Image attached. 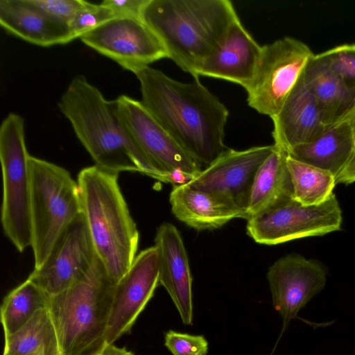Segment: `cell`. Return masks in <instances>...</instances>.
I'll return each mask as SVG.
<instances>
[{
	"instance_id": "cell-33",
	"label": "cell",
	"mask_w": 355,
	"mask_h": 355,
	"mask_svg": "<svg viewBox=\"0 0 355 355\" xmlns=\"http://www.w3.org/2000/svg\"><path fill=\"white\" fill-rule=\"evenodd\" d=\"M101 355H135L125 347H119L114 344L107 345Z\"/></svg>"
},
{
	"instance_id": "cell-11",
	"label": "cell",
	"mask_w": 355,
	"mask_h": 355,
	"mask_svg": "<svg viewBox=\"0 0 355 355\" xmlns=\"http://www.w3.org/2000/svg\"><path fill=\"white\" fill-rule=\"evenodd\" d=\"M80 39L132 73L167 58L159 40L140 18H112Z\"/></svg>"
},
{
	"instance_id": "cell-32",
	"label": "cell",
	"mask_w": 355,
	"mask_h": 355,
	"mask_svg": "<svg viewBox=\"0 0 355 355\" xmlns=\"http://www.w3.org/2000/svg\"><path fill=\"white\" fill-rule=\"evenodd\" d=\"M355 182V153L351 160L336 178V184H351Z\"/></svg>"
},
{
	"instance_id": "cell-8",
	"label": "cell",
	"mask_w": 355,
	"mask_h": 355,
	"mask_svg": "<svg viewBox=\"0 0 355 355\" xmlns=\"http://www.w3.org/2000/svg\"><path fill=\"white\" fill-rule=\"evenodd\" d=\"M120 119L130 143L154 179L173 185L185 184L202 170L147 111L127 95L116 98Z\"/></svg>"
},
{
	"instance_id": "cell-19",
	"label": "cell",
	"mask_w": 355,
	"mask_h": 355,
	"mask_svg": "<svg viewBox=\"0 0 355 355\" xmlns=\"http://www.w3.org/2000/svg\"><path fill=\"white\" fill-rule=\"evenodd\" d=\"M0 24L10 34L43 47L74 40L68 24L50 17L30 0H1Z\"/></svg>"
},
{
	"instance_id": "cell-6",
	"label": "cell",
	"mask_w": 355,
	"mask_h": 355,
	"mask_svg": "<svg viewBox=\"0 0 355 355\" xmlns=\"http://www.w3.org/2000/svg\"><path fill=\"white\" fill-rule=\"evenodd\" d=\"M30 171L31 248L34 269H38L83 209L78 182L67 170L31 155Z\"/></svg>"
},
{
	"instance_id": "cell-28",
	"label": "cell",
	"mask_w": 355,
	"mask_h": 355,
	"mask_svg": "<svg viewBox=\"0 0 355 355\" xmlns=\"http://www.w3.org/2000/svg\"><path fill=\"white\" fill-rule=\"evenodd\" d=\"M321 53L331 67L355 91V44L338 45Z\"/></svg>"
},
{
	"instance_id": "cell-15",
	"label": "cell",
	"mask_w": 355,
	"mask_h": 355,
	"mask_svg": "<svg viewBox=\"0 0 355 355\" xmlns=\"http://www.w3.org/2000/svg\"><path fill=\"white\" fill-rule=\"evenodd\" d=\"M158 284V257L154 245L141 251L128 271L115 284L106 331L107 345L114 344L130 332Z\"/></svg>"
},
{
	"instance_id": "cell-21",
	"label": "cell",
	"mask_w": 355,
	"mask_h": 355,
	"mask_svg": "<svg viewBox=\"0 0 355 355\" xmlns=\"http://www.w3.org/2000/svg\"><path fill=\"white\" fill-rule=\"evenodd\" d=\"M169 202L173 215L198 230L218 228L234 218H243L239 210L188 183L173 185Z\"/></svg>"
},
{
	"instance_id": "cell-14",
	"label": "cell",
	"mask_w": 355,
	"mask_h": 355,
	"mask_svg": "<svg viewBox=\"0 0 355 355\" xmlns=\"http://www.w3.org/2000/svg\"><path fill=\"white\" fill-rule=\"evenodd\" d=\"M267 279L273 307L282 318L283 333L300 310L324 288L327 272L318 261L291 254L270 266Z\"/></svg>"
},
{
	"instance_id": "cell-12",
	"label": "cell",
	"mask_w": 355,
	"mask_h": 355,
	"mask_svg": "<svg viewBox=\"0 0 355 355\" xmlns=\"http://www.w3.org/2000/svg\"><path fill=\"white\" fill-rule=\"evenodd\" d=\"M274 148L272 144L243 150L227 149L187 183L239 210L245 218L257 171Z\"/></svg>"
},
{
	"instance_id": "cell-17",
	"label": "cell",
	"mask_w": 355,
	"mask_h": 355,
	"mask_svg": "<svg viewBox=\"0 0 355 355\" xmlns=\"http://www.w3.org/2000/svg\"><path fill=\"white\" fill-rule=\"evenodd\" d=\"M261 51V46L238 18L220 45L196 69L194 79L208 76L232 82L245 89L254 77Z\"/></svg>"
},
{
	"instance_id": "cell-3",
	"label": "cell",
	"mask_w": 355,
	"mask_h": 355,
	"mask_svg": "<svg viewBox=\"0 0 355 355\" xmlns=\"http://www.w3.org/2000/svg\"><path fill=\"white\" fill-rule=\"evenodd\" d=\"M83 214L97 259L116 284L136 256L139 234L121 191L118 173L94 165L78 175Z\"/></svg>"
},
{
	"instance_id": "cell-2",
	"label": "cell",
	"mask_w": 355,
	"mask_h": 355,
	"mask_svg": "<svg viewBox=\"0 0 355 355\" xmlns=\"http://www.w3.org/2000/svg\"><path fill=\"white\" fill-rule=\"evenodd\" d=\"M141 18L167 58L194 78L239 17L229 0H148Z\"/></svg>"
},
{
	"instance_id": "cell-29",
	"label": "cell",
	"mask_w": 355,
	"mask_h": 355,
	"mask_svg": "<svg viewBox=\"0 0 355 355\" xmlns=\"http://www.w3.org/2000/svg\"><path fill=\"white\" fill-rule=\"evenodd\" d=\"M164 345L173 355H207L208 342L202 335H191L168 330L164 335Z\"/></svg>"
},
{
	"instance_id": "cell-22",
	"label": "cell",
	"mask_w": 355,
	"mask_h": 355,
	"mask_svg": "<svg viewBox=\"0 0 355 355\" xmlns=\"http://www.w3.org/2000/svg\"><path fill=\"white\" fill-rule=\"evenodd\" d=\"M288 155L297 160L331 172L336 180L355 153L353 132L348 121L327 126L310 143L296 146Z\"/></svg>"
},
{
	"instance_id": "cell-25",
	"label": "cell",
	"mask_w": 355,
	"mask_h": 355,
	"mask_svg": "<svg viewBox=\"0 0 355 355\" xmlns=\"http://www.w3.org/2000/svg\"><path fill=\"white\" fill-rule=\"evenodd\" d=\"M50 296L29 277L12 290L1 306L4 337L12 334L40 309L48 307Z\"/></svg>"
},
{
	"instance_id": "cell-4",
	"label": "cell",
	"mask_w": 355,
	"mask_h": 355,
	"mask_svg": "<svg viewBox=\"0 0 355 355\" xmlns=\"http://www.w3.org/2000/svg\"><path fill=\"white\" fill-rule=\"evenodd\" d=\"M58 107L96 166L116 173L131 171L151 176L125 135L116 98H105L83 75H77Z\"/></svg>"
},
{
	"instance_id": "cell-30",
	"label": "cell",
	"mask_w": 355,
	"mask_h": 355,
	"mask_svg": "<svg viewBox=\"0 0 355 355\" xmlns=\"http://www.w3.org/2000/svg\"><path fill=\"white\" fill-rule=\"evenodd\" d=\"M50 17L68 24L88 1L83 0H30Z\"/></svg>"
},
{
	"instance_id": "cell-20",
	"label": "cell",
	"mask_w": 355,
	"mask_h": 355,
	"mask_svg": "<svg viewBox=\"0 0 355 355\" xmlns=\"http://www.w3.org/2000/svg\"><path fill=\"white\" fill-rule=\"evenodd\" d=\"M303 77L327 127L345 119L355 106V91L331 67L321 53L311 58Z\"/></svg>"
},
{
	"instance_id": "cell-27",
	"label": "cell",
	"mask_w": 355,
	"mask_h": 355,
	"mask_svg": "<svg viewBox=\"0 0 355 355\" xmlns=\"http://www.w3.org/2000/svg\"><path fill=\"white\" fill-rule=\"evenodd\" d=\"M112 18H114L112 12L103 3L87 2L75 14L68 26L73 38L80 39Z\"/></svg>"
},
{
	"instance_id": "cell-34",
	"label": "cell",
	"mask_w": 355,
	"mask_h": 355,
	"mask_svg": "<svg viewBox=\"0 0 355 355\" xmlns=\"http://www.w3.org/2000/svg\"><path fill=\"white\" fill-rule=\"evenodd\" d=\"M345 119L348 121L351 126L355 143V106Z\"/></svg>"
},
{
	"instance_id": "cell-18",
	"label": "cell",
	"mask_w": 355,
	"mask_h": 355,
	"mask_svg": "<svg viewBox=\"0 0 355 355\" xmlns=\"http://www.w3.org/2000/svg\"><path fill=\"white\" fill-rule=\"evenodd\" d=\"M272 120L274 145L287 153L296 146L311 142L326 129L303 73Z\"/></svg>"
},
{
	"instance_id": "cell-31",
	"label": "cell",
	"mask_w": 355,
	"mask_h": 355,
	"mask_svg": "<svg viewBox=\"0 0 355 355\" xmlns=\"http://www.w3.org/2000/svg\"><path fill=\"white\" fill-rule=\"evenodd\" d=\"M148 0H104L101 2L111 10L114 17L141 18Z\"/></svg>"
},
{
	"instance_id": "cell-24",
	"label": "cell",
	"mask_w": 355,
	"mask_h": 355,
	"mask_svg": "<svg viewBox=\"0 0 355 355\" xmlns=\"http://www.w3.org/2000/svg\"><path fill=\"white\" fill-rule=\"evenodd\" d=\"M4 338L3 355H62L48 307L39 310L19 329Z\"/></svg>"
},
{
	"instance_id": "cell-5",
	"label": "cell",
	"mask_w": 355,
	"mask_h": 355,
	"mask_svg": "<svg viewBox=\"0 0 355 355\" xmlns=\"http://www.w3.org/2000/svg\"><path fill=\"white\" fill-rule=\"evenodd\" d=\"M115 284L96 258L86 275L72 287L51 296L48 308L62 355H101Z\"/></svg>"
},
{
	"instance_id": "cell-23",
	"label": "cell",
	"mask_w": 355,
	"mask_h": 355,
	"mask_svg": "<svg viewBox=\"0 0 355 355\" xmlns=\"http://www.w3.org/2000/svg\"><path fill=\"white\" fill-rule=\"evenodd\" d=\"M287 155V152L275 146L272 153L260 166L254 178L245 219L293 198Z\"/></svg>"
},
{
	"instance_id": "cell-7",
	"label": "cell",
	"mask_w": 355,
	"mask_h": 355,
	"mask_svg": "<svg viewBox=\"0 0 355 355\" xmlns=\"http://www.w3.org/2000/svg\"><path fill=\"white\" fill-rule=\"evenodd\" d=\"M24 121L9 113L0 126V161L3 179L1 222L5 235L19 252L31 247V180Z\"/></svg>"
},
{
	"instance_id": "cell-1",
	"label": "cell",
	"mask_w": 355,
	"mask_h": 355,
	"mask_svg": "<svg viewBox=\"0 0 355 355\" xmlns=\"http://www.w3.org/2000/svg\"><path fill=\"white\" fill-rule=\"evenodd\" d=\"M133 73L142 105L198 164L206 168L227 150L228 110L198 79L182 83L150 66Z\"/></svg>"
},
{
	"instance_id": "cell-9",
	"label": "cell",
	"mask_w": 355,
	"mask_h": 355,
	"mask_svg": "<svg viewBox=\"0 0 355 355\" xmlns=\"http://www.w3.org/2000/svg\"><path fill=\"white\" fill-rule=\"evenodd\" d=\"M304 42L284 37L261 46L254 77L245 88L248 105L274 117L313 55Z\"/></svg>"
},
{
	"instance_id": "cell-16",
	"label": "cell",
	"mask_w": 355,
	"mask_h": 355,
	"mask_svg": "<svg viewBox=\"0 0 355 355\" xmlns=\"http://www.w3.org/2000/svg\"><path fill=\"white\" fill-rule=\"evenodd\" d=\"M155 246L158 257L159 284L168 292L182 322L192 324V277L181 234L173 224L164 223L157 230Z\"/></svg>"
},
{
	"instance_id": "cell-10",
	"label": "cell",
	"mask_w": 355,
	"mask_h": 355,
	"mask_svg": "<svg viewBox=\"0 0 355 355\" xmlns=\"http://www.w3.org/2000/svg\"><path fill=\"white\" fill-rule=\"evenodd\" d=\"M246 232L255 242L276 245L339 230L343 220L333 193L324 202L306 206L290 199L247 220Z\"/></svg>"
},
{
	"instance_id": "cell-13",
	"label": "cell",
	"mask_w": 355,
	"mask_h": 355,
	"mask_svg": "<svg viewBox=\"0 0 355 355\" xmlns=\"http://www.w3.org/2000/svg\"><path fill=\"white\" fill-rule=\"evenodd\" d=\"M96 258L82 214L61 234L44 265L28 277L51 297L80 282Z\"/></svg>"
},
{
	"instance_id": "cell-26",
	"label": "cell",
	"mask_w": 355,
	"mask_h": 355,
	"mask_svg": "<svg viewBox=\"0 0 355 355\" xmlns=\"http://www.w3.org/2000/svg\"><path fill=\"white\" fill-rule=\"evenodd\" d=\"M293 199L303 205L313 206L327 201L334 193L336 177L329 171L297 160L288 155Z\"/></svg>"
}]
</instances>
